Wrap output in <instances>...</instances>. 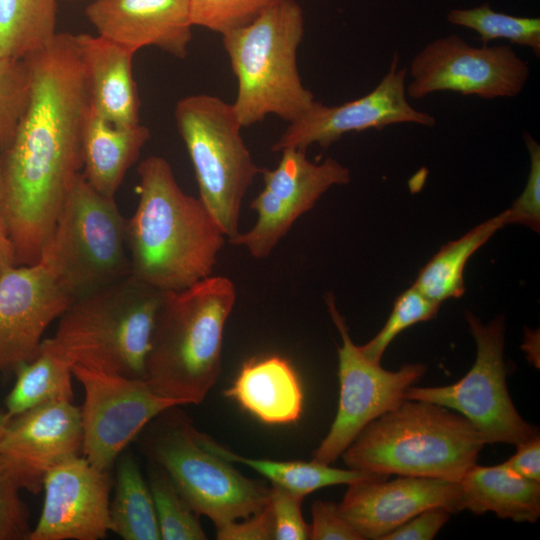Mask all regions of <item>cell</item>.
I'll use <instances>...</instances> for the list:
<instances>
[{"label":"cell","mask_w":540,"mask_h":540,"mask_svg":"<svg viewBox=\"0 0 540 540\" xmlns=\"http://www.w3.org/2000/svg\"><path fill=\"white\" fill-rule=\"evenodd\" d=\"M8 419H9V417H8L5 409L4 410L0 409V437H1L2 433H3V430L5 428V425H6L7 421H8Z\"/></svg>","instance_id":"43"},{"label":"cell","mask_w":540,"mask_h":540,"mask_svg":"<svg viewBox=\"0 0 540 540\" xmlns=\"http://www.w3.org/2000/svg\"><path fill=\"white\" fill-rule=\"evenodd\" d=\"M149 138V129L141 123L113 125L91 106L83 135V175L87 182L99 193L115 198Z\"/></svg>","instance_id":"24"},{"label":"cell","mask_w":540,"mask_h":540,"mask_svg":"<svg viewBox=\"0 0 540 540\" xmlns=\"http://www.w3.org/2000/svg\"><path fill=\"white\" fill-rule=\"evenodd\" d=\"M457 483L458 511L494 512L517 522L533 523L539 518L540 481L518 475L505 462L488 467L475 464Z\"/></svg>","instance_id":"23"},{"label":"cell","mask_w":540,"mask_h":540,"mask_svg":"<svg viewBox=\"0 0 540 540\" xmlns=\"http://www.w3.org/2000/svg\"><path fill=\"white\" fill-rule=\"evenodd\" d=\"M236 298L224 276L164 292L145 362L144 380L156 394L178 405L204 400L221 371L224 328Z\"/></svg>","instance_id":"3"},{"label":"cell","mask_w":540,"mask_h":540,"mask_svg":"<svg viewBox=\"0 0 540 540\" xmlns=\"http://www.w3.org/2000/svg\"><path fill=\"white\" fill-rule=\"evenodd\" d=\"M484 444L463 415L404 399L367 424L341 456L359 471L458 481L476 464Z\"/></svg>","instance_id":"4"},{"label":"cell","mask_w":540,"mask_h":540,"mask_svg":"<svg viewBox=\"0 0 540 540\" xmlns=\"http://www.w3.org/2000/svg\"><path fill=\"white\" fill-rule=\"evenodd\" d=\"M524 142L530 157L526 185L512 205L504 210L507 224H521L539 232L540 229V146L528 132Z\"/></svg>","instance_id":"36"},{"label":"cell","mask_w":540,"mask_h":540,"mask_svg":"<svg viewBox=\"0 0 540 540\" xmlns=\"http://www.w3.org/2000/svg\"><path fill=\"white\" fill-rule=\"evenodd\" d=\"M440 305L412 285L397 297L382 329L370 341L359 346L361 352L380 363L386 348L398 334L414 324L435 318Z\"/></svg>","instance_id":"32"},{"label":"cell","mask_w":540,"mask_h":540,"mask_svg":"<svg viewBox=\"0 0 540 540\" xmlns=\"http://www.w3.org/2000/svg\"><path fill=\"white\" fill-rule=\"evenodd\" d=\"M56 0H0V58L23 60L56 32Z\"/></svg>","instance_id":"29"},{"label":"cell","mask_w":540,"mask_h":540,"mask_svg":"<svg viewBox=\"0 0 540 540\" xmlns=\"http://www.w3.org/2000/svg\"><path fill=\"white\" fill-rule=\"evenodd\" d=\"M164 292L130 275L73 300L48 340L72 365L144 379Z\"/></svg>","instance_id":"5"},{"label":"cell","mask_w":540,"mask_h":540,"mask_svg":"<svg viewBox=\"0 0 540 540\" xmlns=\"http://www.w3.org/2000/svg\"><path fill=\"white\" fill-rule=\"evenodd\" d=\"M72 300L131 275L126 219L79 173L39 261Z\"/></svg>","instance_id":"8"},{"label":"cell","mask_w":540,"mask_h":540,"mask_svg":"<svg viewBox=\"0 0 540 540\" xmlns=\"http://www.w3.org/2000/svg\"><path fill=\"white\" fill-rule=\"evenodd\" d=\"M2 193V172H1V164H0V197Z\"/></svg>","instance_id":"44"},{"label":"cell","mask_w":540,"mask_h":540,"mask_svg":"<svg viewBox=\"0 0 540 540\" xmlns=\"http://www.w3.org/2000/svg\"><path fill=\"white\" fill-rule=\"evenodd\" d=\"M179 406L166 409L145 427L143 449L151 461L168 474L193 511L214 525L263 509L270 488L241 474Z\"/></svg>","instance_id":"7"},{"label":"cell","mask_w":540,"mask_h":540,"mask_svg":"<svg viewBox=\"0 0 540 540\" xmlns=\"http://www.w3.org/2000/svg\"><path fill=\"white\" fill-rule=\"evenodd\" d=\"M303 499L301 496L271 484L268 505L273 519L274 539H310V526L302 516Z\"/></svg>","instance_id":"37"},{"label":"cell","mask_w":540,"mask_h":540,"mask_svg":"<svg viewBox=\"0 0 540 540\" xmlns=\"http://www.w3.org/2000/svg\"><path fill=\"white\" fill-rule=\"evenodd\" d=\"M26 61L0 58V151L11 141L29 97Z\"/></svg>","instance_id":"34"},{"label":"cell","mask_w":540,"mask_h":540,"mask_svg":"<svg viewBox=\"0 0 540 540\" xmlns=\"http://www.w3.org/2000/svg\"><path fill=\"white\" fill-rule=\"evenodd\" d=\"M451 24L474 30L483 44L505 39L511 44L530 48L540 57V19L513 16L493 10L488 2L467 9H451L447 13Z\"/></svg>","instance_id":"30"},{"label":"cell","mask_w":540,"mask_h":540,"mask_svg":"<svg viewBox=\"0 0 540 540\" xmlns=\"http://www.w3.org/2000/svg\"><path fill=\"white\" fill-rule=\"evenodd\" d=\"M175 120L202 200L224 235L239 234L242 200L261 173L241 136L232 104L209 94H193L175 106Z\"/></svg>","instance_id":"9"},{"label":"cell","mask_w":540,"mask_h":540,"mask_svg":"<svg viewBox=\"0 0 540 540\" xmlns=\"http://www.w3.org/2000/svg\"><path fill=\"white\" fill-rule=\"evenodd\" d=\"M42 511L27 540H99L110 531L109 471L74 455L46 470Z\"/></svg>","instance_id":"16"},{"label":"cell","mask_w":540,"mask_h":540,"mask_svg":"<svg viewBox=\"0 0 540 540\" xmlns=\"http://www.w3.org/2000/svg\"><path fill=\"white\" fill-rule=\"evenodd\" d=\"M312 540H363L355 528L342 516L338 504L316 500L312 505Z\"/></svg>","instance_id":"38"},{"label":"cell","mask_w":540,"mask_h":540,"mask_svg":"<svg viewBox=\"0 0 540 540\" xmlns=\"http://www.w3.org/2000/svg\"><path fill=\"white\" fill-rule=\"evenodd\" d=\"M84 389L81 410L83 456L96 468L110 471L125 448L166 409L178 405L156 394L144 379L73 365Z\"/></svg>","instance_id":"13"},{"label":"cell","mask_w":540,"mask_h":540,"mask_svg":"<svg viewBox=\"0 0 540 540\" xmlns=\"http://www.w3.org/2000/svg\"><path fill=\"white\" fill-rule=\"evenodd\" d=\"M115 491L110 499V531L124 540H160V530L148 482L135 458L117 459Z\"/></svg>","instance_id":"27"},{"label":"cell","mask_w":540,"mask_h":540,"mask_svg":"<svg viewBox=\"0 0 540 540\" xmlns=\"http://www.w3.org/2000/svg\"><path fill=\"white\" fill-rule=\"evenodd\" d=\"M73 365L44 339L38 355L14 371L16 380L6 396L5 411L13 417L36 406L73 401Z\"/></svg>","instance_id":"26"},{"label":"cell","mask_w":540,"mask_h":540,"mask_svg":"<svg viewBox=\"0 0 540 540\" xmlns=\"http://www.w3.org/2000/svg\"><path fill=\"white\" fill-rule=\"evenodd\" d=\"M450 513L444 507L428 508L388 533L382 540H431L448 521Z\"/></svg>","instance_id":"40"},{"label":"cell","mask_w":540,"mask_h":540,"mask_svg":"<svg viewBox=\"0 0 540 540\" xmlns=\"http://www.w3.org/2000/svg\"><path fill=\"white\" fill-rule=\"evenodd\" d=\"M506 225L505 211L448 242L420 270L413 286L429 299L442 303L465 293L464 270L470 257Z\"/></svg>","instance_id":"25"},{"label":"cell","mask_w":540,"mask_h":540,"mask_svg":"<svg viewBox=\"0 0 540 540\" xmlns=\"http://www.w3.org/2000/svg\"><path fill=\"white\" fill-rule=\"evenodd\" d=\"M163 540H204L198 515L176 489L168 474L159 466L153 467L147 480Z\"/></svg>","instance_id":"31"},{"label":"cell","mask_w":540,"mask_h":540,"mask_svg":"<svg viewBox=\"0 0 540 540\" xmlns=\"http://www.w3.org/2000/svg\"><path fill=\"white\" fill-rule=\"evenodd\" d=\"M239 521L231 520L215 525L218 540H272L274 525L270 507L267 505L259 512Z\"/></svg>","instance_id":"39"},{"label":"cell","mask_w":540,"mask_h":540,"mask_svg":"<svg viewBox=\"0 0 540 540\" xmlns=\"http://www.w3.org/2000/svg\"><path fill=\"white\" fill-rule=\"evenodd\" d=\"M92 108L113 125L140 123V100L132 71L133 53L100 35L75 34Z\"/></svg>","instance_id":"21"},{"label":"cell","mask_w":540,"mask_h":540,"mask_svg":"<svg viewBox=\"0 0 540 540\" xmlns=\"http://www.w3.org/2000/svg\"><path fill=\"white\" fill-rule=\"evenodd\" d=\"M224 394L269 425L296 422L303 410L299 377L290 362L280 356L245 361Z\"/></svg>","instance_id":"22"},{"label":"cell","mask_w":540,"mask_h":540,"mask_svg":"<svg viewBox=\"0 0 540 540\" xmlns=\"http://www.w3.org/2000/svg\"><path fill=\"white\" fill-rule=\"evenodd\" d=\"M81 410L71 401L42 404L9 417L0 456L39 490L47 469L82 450Z\"/></svg>","instance_id":"19"},{"label":"cell","mask_w":540,"mask_h":540,"mask_svg":"<svg viewBox=\"0 0 540 540\" xmlns=\"http://www.w3.org/2000/svg\"><path fill=\"white\" fill-rule=\"evenodd\" d=\"M516 446L517 452L505 463L518 475L534 481H540L539 435Z\"/></svg>","instance_id":"41"},{"label":"cell","mask_w":540,"mask_h":540,"mask_svg":"<svg viewBox=\"0 0 540 540\" xmlns=\"http://www.w3.org/2000/svg\"><path fill=\"white\" fill-rule=\"evenodd\" d=\"M13 266H17L15 246L0 213V277Z\"/></svg>","instance_id":"42"},{"label":"cell","mask_w":540,"mask_h":540,"mask_svg":"<svg viewBox=\"0 0 540 540\" xmlns=\"http://www.w3.org/2000/svg\"><path fill=\"white\" fill-rule=\"evenodd\" d=\"M29 97L9 144L0 151V213L17 265L39 261L66 196L83 167L91 110L75 34L62 32L24 59Z\"/></svg>","instance_id":"1"},{"label":"cell","mask_w":540,"mask_h":540,"mask_svg":"<svg viewBox=\"0 0 540 540\" xmlns=\"http://www.w3.org/2000/svg\"><path fill=\"white\" fill-rule=\"evenodd\" d=\"M85 14L98 35L133 54L149 46L180 59L188 53L189 0H93Z\"/></svg>","instance_id":"20"},{"label":"cell","mask_w":540,"mask_h":540,"mask_svg":"<svg viewBox=\"0 0 540 540\" xmlns=\"http://www.w3.org/2000/svg\"><path fill=\"white\" fill-rule=\"evenodd\" d=\"M72 301L40 262L7 269L0 277V372L32 361L45 330Z\"/></svg>","instance_id":"17"},{"label":"cell","mask_w":540,"mask_h":540,"mask_svg":"<svg viewBox=\"0 0 540 540\" xmlns=\"http://www.w3.org/2000/svg\"><path fill=\"white\" fill-rule=\"evenodd\" d=\"M325 302L342 341L337 348L340 395L335 419L315 450L313 460L331 464L367 424L404 400L406 389L424 375L426 367L406 364L397 371L385 370L380 363L366 357L352 341L334 296L327 294Z\"/></svg>","instance_id":"11"},{"label":"cell","mask_w":540,"mask_h":540,"mask_svg":"<svg viewBox=\"0 0 540 540\" xmlns=\"http://www.w3.org/2000/svg\"><path fill=\"white\" fill-rule=\"evenodd\" d=\"M407 69L399 68L393 55L388 72L368 94L341 105L328 106L315 100L312 106L286 129L271 147L273 152L286 148L307 150L317 144L327 148L343 135L367 129L380 130L400 123L433 127V115L415 109L407 99Z\"/></svg>","instance_id":"15"},{"label":"cell","mask_w":540,"mask_h":540,"mask_svg":"<svg viewBox=\"0 0 540 540\" xmlns=\"http://www.w3.org/2000/svg\"><path fill=\"white\" fill-rule=\"evenodd\" d=\"M458 494L457 481L413 476L366 480L349 484L338 508L363 539L382 540L428 508L458 512Z\"/></svg>","instance_id":"18"},{"label":"cell","mask_w":540,"mask_h":540,"mask_svg":"<svg viewBox=\"0 0 540 540\" xmlns=\"http://www.w3.org/2000/svg\"><path fill=\"white\" fill-rule=\"evenodd\" d=\"M139 199L126 220L131 275L162 291H178L212 275L226 236L200 198L178 185L169 162H140Z\"/></svg>","instance_id":"2"},{"label":"cell","mask_w":540,"mask_h":540,"mask_svg":"<svg viewBox=\"0 0 540 540\" xmlns=\"http://www.w3.org/2000/svg\"><path fill=\"white\" fill-rule=\"evenodd\" d=\"M281 0H189L193 26L221 35L254 21Z\"/></svg>","instance_id":"33"},{"label":"cell","mask_w":540,"mask_h":540,"mask_svg":"<svg viewBox=\"0 0 540 540\" xmlns=\"http://www.w3.org/2000/svg\"><path fill=\"white\" fill-rule=\"evenodd\" d=\"M407 96L421 99L451 91L482 99L519 95L529 78V65L510 45H470L456 34L426 44L412 59Z\"/></svg>","instance_id":"12"},{"label":"cell","mask_w":540,"mask_h":540,"mask_svg":"<svg viewBox=\"0 0 540 540\" xmlns=\"http://www.w3.org/2000/svg\"><path fill=\"white\" fill-rule=\"evenodd\" d=\"M466 321L477 347L469 372L451 385L410 386L404 399L426 401L458 411L475 426L485 444L518 445L538 436L536 428L517 412L507 390L504 318L498 316L485 324L468 312Z\"/></svg>","instance_id":"10"},{"label":"cell","mask_w":540,"mask_h":540,"mask_svg":"<svg viewBox=\"0 0 540 540\" xmlns=\"http://www.w3.org/2000/svg\"><path fill=\"white\" fill-rule=\"evenodd\" d=\"M214 446L221 455L233 463L244 464L270 480L272 485L303 498L309 493L331 485H349L366 480H384L388 477L355 469L334 468L315 460L305 462L248 458L226 449L217 442H214Z\"/></svg>","instance_id":"28"},{"label":"cell","mask_w":540,"mask_h":540,"mask_svg":"<svg viewBox=\"0 0 540 540\" xmlns=\"http://www.w3.org/2000/svg\"><path fill=\"white\" fill-rule=\"evenodd\" d=\"M22 489L30 491L26 479L0 456V540H27L32 530Z\"/></svg>","instance_id":"35"},{"label":"cell","mask_w":540,"mask_h":540,"mask_svg":"<svg viewBox=\"0 0 540 540\" xmlns=\"http://www.w3.org/2000/svg\"><path fill=\"white\" fill-rule=\"evenodd\" d=\"M304 32L301 6L296 0H281L249 24L222 35L237 81L231 104L242 128L268 115L289 123L315 102L297 66Z\"/></svg>","instance_id":"6"},{"label":"cell","mask_w":540,"mask_h":540,"mask_svg":"<svg viewBox=\"0 0 540 540\" xmlns=\"http://www.w3.org/2000/svg\"><path fill=\"white\" fill-rule=\"evenodd\" d=\"M274 169H262L264 187L250 203L257 212L255 225L229 239L257 259L270 255L295 221L311 210L332 186L350 182V170L328 157L321 163L308 160L306 150L286 148Z\"/></svg>","instance_id":"14"}]
</instances>
